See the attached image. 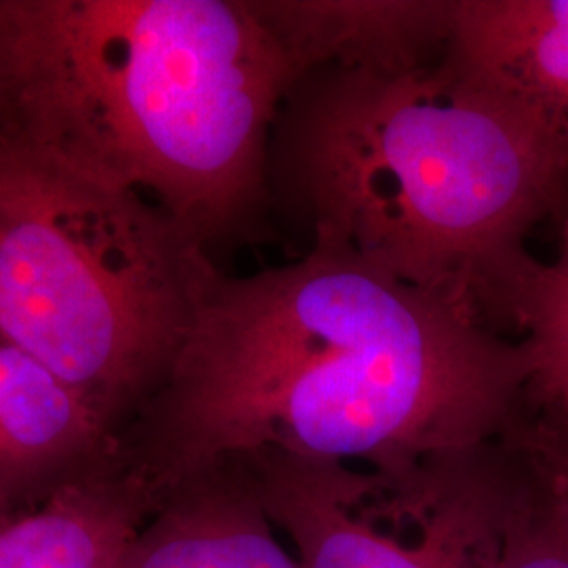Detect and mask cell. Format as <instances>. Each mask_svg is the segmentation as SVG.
I'll list each match as a JSON object with an SVG mask.
<instances>
[{
    "instance_id": "1",
    "label": "cell",
    "mask_w": 568,
    "mask_h": 568,
    "mask_svg": "<svg viewBox=\"0 0 568 568\" xmlns=\"http://www.w3.org/2000/svg\"><path fill=\"white\" fill-rule=\"evenodd\" d=\"M528 379L523 342L312 244L291 264L217 274L114 450L152 506L204 467L265 450L403 469L504 438Z\"/></svg>"
},
{
    "instance_id": "2",
    "label": "cell",
    "mask_w": 568,
    "mask_h": 568,
    "mask_svg": "<svg viewBox=\"0 0 568 568\" xmlns=\"http://www.w3.org/2000/svg\"><path fill=\"white\" fill-rule=\"evenodd\" d=\"M568 119L467 70L323 68L272 126V211L504 335L541 262L528 236L565 196Z\"/></svg>"
},
{
    "instance_id": "3",
    "label": "cell",
    "mask_w": 568,
    "mask_h": 568,
    "mask_svg": "<svg viewBox=\"0 0 568 568\" xmlns=\"http://www.w3.org/2000/svg\"><path fill=\"white\" fill-rule=\"evenodd\" d=\"M293 81L253 0H0V126L140 192L209 255L272 213Z\"/></svg>"
},
{
    "instance_id": "4",
    "label": "cell",
    "mask_w": 568,
    "mask_h": 568,
    "mask_svg": "<svg viewBox=\"0 0 568 568\" xmlns=\"http://www.w3.org/2000/svg\"><path fill=\"white\" fill-rule=\"evenodd\" d=\"M217 274L150 199L0 126V333L112 440L163 386Z\"/></svg>"
},
{
    "instance_id": "5",
    "label": "cell",
    "mask_w": 568,
    "mask_h": 568,
    "mask_svg": "<svg viewBox=\"0 0 568 568\" xmlns=\"http://www.w3.org/2000/svg\"><path fill=\"white\" fill-rule=\"evenodd\" d=\"M230 459L302 568H497L530 487L506 436L403 469L274 450Z\"/></svg>"
},
{
    "instance_id": "6",
    "label": "cell",
    "mask_w": 568,
    "mask_h": 568,
    "mask_svg": "<svg viewBox=\"0 0 568 568\" xmlns=\"http://www.w3.org/2000/svg\"><path fill=\"white\" fill-rule=\"evenodd\" d=\"M116 568H302L246 471L224 459L154 501Z\"/></svg>"
},
{
    "instance_id": "7",
    "label": "cell",
    "mask_w": 568,
    "mask_h": 568,
    "mask_svg": "<svg viewBox=\"0 0 568 568\" xmlns=\"http://www.w3.org/2000/svg\"><path fill=\"white\" fill-rule=\"evenodd\" d=\"M457 2L253 0L295 81L323 68H405L440 60L453 42Z\"/></svg>"
},
{
    "instance_id": "8",
    "label": "cell",
    "mask_w": 568,
    "mask_h": 568,
    "mask_svg": "<svg viewBox=\"0 0 568 568\" xmlns=\"http://www.w3.org/2000/svg\"><path fill=\"white\" fill-rule=\"evenodd\" d=\"M150 511L112 447L0 528V568H116Z\"/></svg>"
},
{
    "instance_id": "9",
    "label": "cell",
    "mask_w": 568,
    "mask_h": 568,
    "mask_svg": "<svg viewBox=\"0 0 568 568\" xmlns=\"http://www.w3.org/2000/svg\"><path fill=\"white\" fill-rule=\"evenodd\" d=\"M450 53L509 95L568 119V0H459Z\"/></svg>"
},
{
    "instance_id": "10",
    "label": "cell",
    "mask_w": 568,
    "mask_h": 568,
    "mask_svg": "<svg viewBox=\"0 0 568 568\" xmlns=\"http://www.w3.org/2000/svg\"><path fill=\"white\" fill-rule=\"evenodd\" d=\"M520 331L530 365L527 405L568 413V251L541 265Z\"/></svg>"
},
{
    "instance_id": "11",
    "label": "cell",
    "mask_w": 568,
    "mask_h": 568,
    "mask_svg": "<svg viewBox=\"0 0 568 568\" xmlns=\"http://www.w3.org/2000/svg\"><path fill=\"white\" fill-rule=\"evenodd\" d=\"M497 568H568L567 520L549 501L532 471Z\"/></svg>"
},
{
    "instance_id": "12",
    "label": "cell",
    "mask_w": 568,
    "mask_h": 568,
    "mask_svg": "<svg viewBox=\"0 0 568 568\" xmlns=\"http://www.w3.org/2000/svg\"><path fill=\"white\" fill-rule=\"evenodd\" d=\"M506 438L568 525V413L527 405Z\"/></svg>"
},
{
    "instance_id": "13",
    "label": "cell",
    "mask_w": 568,
    "mask_h": 568,
    "mask_svg": "<svg viewBox=\"0 0 568 568\" xmlns=\"http://www.w3.org/2000/svg\"><path fill=\"white\" fill-rule=\"evenodd\" d=\"M28 508L32 506H26L20 497L0 480V528L9 525L16 516H20L21 511Z\"/></svg>"
},
{
    "instance_id": "14",
    "label": "cell",
    "mask_w": 568,
    "mask_h": 568,
    "mask_svg": "<svg viewBox=\"0 0 568 568\" xmlns=\"http://www.w3.org/2000/svg\"><path fill=\"white\" fill-rule=\"evenodd\" d=\"M560 251H568V220L567 224H565V230H562V246H560Z\"/></svg>"
}]
</instances>
